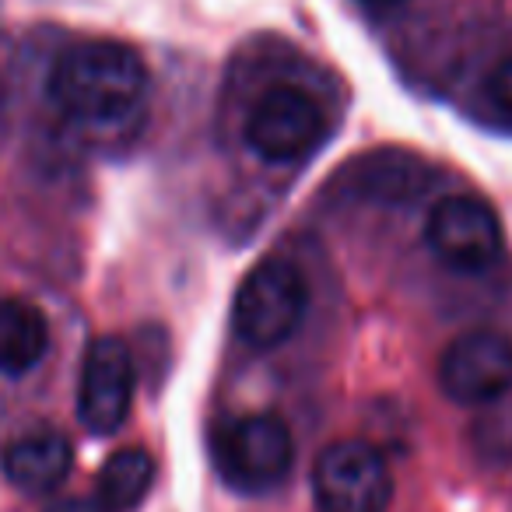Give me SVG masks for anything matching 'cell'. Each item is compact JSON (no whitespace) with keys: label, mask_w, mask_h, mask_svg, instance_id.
Masks as SVG:
<instances>
[{"label":"cell","mask_w":512,"mask_h":512,"mask_svg":"<svg viewBox=\"0 0 512 512\" xmlns=\"http://www.w3.org/2000/svg\"><path fill=\"white\" fill-rule=\"evenodd\" d=\"M148 92L141 53L116 39H88L60 53L50 71V99L88 127H116L134 116Z\"/></svg>","instance_id":"obj_1"},{"label":"cell","mask_w":512,"mask_h":512,"mask_svg":"<svg viewBox=\"0 0 512 512\" xmlns=\"http://www.w3.org/2000/svg\"><path fill=\"white\" fill-rule=\"evenodd\" d=\"M323 134H327V116L320 102L295 85H278L260 95L242 127L249 151L271 165L306 158L323 141Z\"/></svg>","instance_id":"obj_3"},{"label":"cell","mask_w":512,"mask_h":512,"mask_svg":"<svg viewBox=\"0 0 512 512\" xmlns=\"http://www.w3.org/2000/svg\"><path fill=\"white\" fill-rule=\"evenodd\" d=\"M313 498L320 512H386L393 502L390 467L369 442H334L313 467Z\"/></svg>","instance_id":"obj_4"},{"label":"cell","mask_w":512,"mask_h":512,"mask_svg":"<svg viewBox=\"0 0 512 512\" xmlns=\"http://www.w3.org/2000/svg\"><path fill=\"white\" fill-rule=\"evenodd\" d=\"M470 446L484 463H512V390L481 404L470 425Z\"/></svg>","instance_id":"obj_13"},{"label":"cell","mask_w":512,"mask_h":512,"mask_svg":"<svg viewBox=\"0 0 512 512\" xmlns=\"http://www.w3.org/2000/svg\"><path fill=\"white\" fill-rule=\"evenodd\" d=\"M50 351V323L25 299H0V372L25 376Z\"/></svg>","instance_id":"obj_11"},{"label":"cell","mask_w":512,"mask_h":512,"mask_svg":"<svg viewBox=\"0 0 512 512\" xmlns=\"http://www.w3.org/2000/svg\"><path fill=\"white\" fill-rule=\"evenodd\" d=\"M134 407V355L120 337H95L81 362L78 418L92 435H113Z\"/></svg>","instance_id":"obj_7"},{"label":"cell","mask_w":512,"mask_h":512,"mask_svg":"<svg viewBox=\"0 0 512 512\" xmlns=\"http://www.w3.org/2000/svg\"><path fill=\"white\" fill-rule=\"evenodd\" d=\"M484 92H488L491 106H495L505 120H512V57H505L502 64L488 74V85H484Z\"/></svg>","instance_id":"obj_14"},{"label":"cell","mask_w":512,"mask_h":512,"mask_svg":"<svg viewBox=\"0 0 512 512\" xmlns=\"http://www.w3.org/2000/svg\"><path fill=\"white\" fill-rule=\"evenodd\" d=\"M155 484V460L148 449H116L99 470V498L109 512H130L148 498Z\"/></svg>","instance_id":"obj_12"},{"label":"cell","mask_w":512,"mask_h":512,"mask_svg":"<svg viewBox=\"0 0 512 512\" xmlns=\"http://www.w3.org/2000/svg\"><path fill=\"white\" fill-rule=\"evenodd\" d=\"M428 249L449 271L481 274L502 253V225L488 200L474 193H453L432 207L425 221Z\"/></svg>","instance_id":"obj_6"},{"label":"cell","mask_w":512,"mask_h":512,"mask_svg":"<svg viewBox=\"0 0 512 512\" xmlns=\"http://www.w3.org/2000/svg\"><path fill=\"white\" fill-rule=\"evenodd\" d=\"M46 512H109V509L92 502V498H60V502H53Z\"/></svg>","instance_id":"obj_15"},{"label":"cell","mask_w":512,"mask_h":512,"mask_svg":"<svg viewBox=\"0 0 512 512\" xmlns=\"http://www.w3.org/2000/svg\"><path fill=\"white\" fill-rule=\"evenodd\" d=\"M365 8L372 11H386V8H397V4H404V0H362Z\"/></svg>","instance_id":"obj_16"},{"label":"cell","mask_w":512,"mask_h":512,"mask_svg":"<svg viewBox=\"0 0 512 512\" xmlns=\"http://www.w3.org/2000/svg\"><path fill=\"white\" fill-rule=\"evenodd\" d=\"M439 386L456 404H488L512 390V341L498 330H467L439 362Z\"/></svg>","instance_id":"obj_8"},{"label":"cell","mask_w":512,"mask_h":512,"mask_svg":"<svg viewBox=\"0 0 512 512\" xmlns=\"http://www.w3.org/2000/svg\"><path fill=\"white\" fill-rule=\"evenodd\" d=\"M74 449L64 435L57 432H36L15 439L4 456H0V467L4 477L15 484L18 491H29V495H43V491L57 488L67 474H71Z\"/></svg>","instance_id":"obj_10"},{"label":"cell","mask_w":512,"mask_h":512,"mask_svg":"<svg viewBox=\"0 0 512 512\" xmlns=\"http://www.w3.org/2000/svg\"><path fill=\"white\" fill-rule=\"evenodd\" d=\"M295 442L292 432L274 414H246L221 432L218 467L225 481L239 491H271L292 474Z\"/></svg>","instance_id":"obj_5"},{"label":"cell","mask_w":512,"mask_h":512,"mask_svg":"<svg viewBox=\"0 0 512 512\" xmlns=\"http://www.w3.org/2000/svg\"><path fill=\"white\" fill-rule=\"evenodd\" d=\"M309 309V285L288 260H264L242 278L232 302V327L242 344L271 351L302 327Z\"/></svg>","instance_id":"obj_2"},{"label":"cell","mask_w":512,"mask_h":512,"mask_svg":"<svg viewBox=\"0 0 512 512\" xmlns=\"http://www.w3.org/2000/svg\"><path fill=\"white\" fill-rule=\"evenodd\" d=\"M337 190L351 193L362 200H383V204H404V200L425 197L435 186V169L425 158L411 155V151L383 148L362 155L337 172Z\"/></svg>","instance_id":"obj_9"}]
</instances>
